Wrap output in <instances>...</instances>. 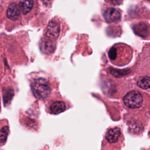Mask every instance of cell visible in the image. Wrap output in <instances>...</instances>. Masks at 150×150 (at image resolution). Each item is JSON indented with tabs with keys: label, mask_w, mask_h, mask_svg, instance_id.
<instances>
[{
	"label": "cell",
	"mask_w": 150,
	"mask_h": 150,
	"mask_svg": "<svg viewBox=\"0 0 150 150\" xmlns=\"http://www.w3.org/2000/svg\"><path fill=\"white\" fill-rule=\"evenodd\" d=\"M32 88L35 96L40 100L46 98L51 90L48 81L43 78L35 80L32 83Z\"/></svg>",
	"instance_id": "obj_1"
},
{
	"label": "cell",
	"mask_w": 150,
	"mask_h": 150,
	"mask_svg": "<svg viewBox=\"0 0 150 150\" xmlns=\"http://www.w3.org/2000/svg\"><path fill=\"white\" fill-rule=\"evenodd\" d=\"M124 103L128 108H137L141 106L143 98L141 93L137 91H132L124 97Z\"/></svg>",
	"instance_id": "obj_2"
},
{
	"label": "cell",
	"mask_w": 150,
	"mask_h": 150,
	"mask_svg": "<svg viewBox=\"0 0 150 150\" xmlns=\"http://www.w3.org/2000/svg\"><path fill=\"white\" fill-rule=\"evenodd\" d=\"M59 24L54 20L50 21L46 29L45 35L49 39H56L60 33Z\"/></svg>",
	"instance_id": "obj_3"
},
{
	"label": "cell",
	"mask_w": 150,
	"mask_h": 150,
	"mask_svg": "<svg viewBox=\"0 0 150 150\" xmlns=\"http://www.w3.org/2000/svg\"><path fill=\"white\" fill-rule=\"evenodd\" d=\"M121 13L117 9L113 8H107L103 13V16L105 20L108 22L116 21L120 19Z\"/></svg>",
	"instance_id": "obj_4"
},
{
	"label": "cell",
	"mask_w": 150,
	"mask_h": 150,
	"mask_svg": "<svg viewBox=\"0 0 150 150\" xmlns=\"http://www.w3.org/2000/svg\"><path fill=\"white\" fill-rule=\"evenodd\" d=\"M21 10L18 4L12 3L8 6L6 11V16L8 19L15 21L19 18Z\"/></svg>",
	"instance_id": "obj_5"
},
{
	"label": "cell",
	"mask_w": 150,
	"mask_h": 150,
	"mask_svg": "<svg viewBox=\"0 0 150 150\" xmlns=\"http://www.w3.org/2000/svg\"><path fill=\"white\" fill-rule=\"evenodd\" d=\"M121 135V131L118 128L110 129L106 133L105 138L110 143L116 142Z\"/></svg>",
	"instance_id": "obj_6"
},
{
	"label": "cell",
	"mask_w": 150,
	"mask_h": 150,
	"mask_svg": "<svg viewBox=\"0 0 150 150\" xmlns=\"http://www.w3.org/2000/svg\"><path fill=\"white\" fill-rule=\"evenodd\" d=\"M66 110V104L64 102L57 101L52 103L50 107V110L53 114H59Z\"/></svg>",
	"instance_id": "obj_7"
},
{
	"label": "cell",
	"mask_w": 150,
	"mask_h": 150,
	"mask_svg": "<svg viewBox=\"0 0 150 150\" xmlns=\"http://www.w3.org/2000/svg\"><path fill=\"white\" fill-rule=\"evenodd\" d=\"M34 2L33 1H21L19 6L21 11L24 15L29 13L33 8Z\"/></svg>",
	"instance_id": "obj_8"
},
{
	"label": "cell",
	"mask_w": 150,
	"mask_h": 150,
	"mask_svg": "<svg viewBox=\"0 0 150 150\" xmlns=\"http://www.w3.org/2000/svg\"><path fill=\"white\" fill-rule=\"evenodd\" d=\"M137 85L141 88L148 89L149 88V77L145 76L140 78L137 81Z\"/></svg>",
	"instance_id": "obj_9"
},
{
	"label": "cell",
	"mask_w": 150,
	"mask_h": 150,
	"mask_svg": "<svg viewBox=\"0 0 150 150\" xmlns=\"http://www.w3.org/2000/svg\"><path fill=\"white\" fill-rule=\"evenodd\" d=\"M9 127L4 126L0 129V143H4L7 138L9 134Z\"/></svg>",
	"instance_id": "obj_10"
},
{
	"label": "cell",
	"mask_w": 150,
	"mask_h": 150,
	"mask_svg": "<svg viewBox=\"0 0 150 150\" xmlns=\"http://www.w3.org/2000/svg\"><path fill=\"white\" fill-rule=\"evenodd\" d=\"M52 48L54 49V45H53L52 42H51L50 39H47L46 41L43 42V49L45 52H51L53 50Z\"/></svg>",
	"instance_id": "obj_11"
},
{
	"label": "cell",
	"mask_w": 150,
	"mask_h": 150,
	"mask_svg": "<svg viewBox=\"0 0 150 150\" xmlns=\"http://www.w3.org/2000/svg\"><path fill=\"white\" fill-rule=\"evenodd\" d=\"M12 94H13V92L11 90H8V91H6V93H4V102L5 103L8 102L11 100V98L9 97V96H10V97L12 98Z\"/></svg>",
	"instance_id": "obj_12"
},
{
	"label": "cell",
	"mask_w": 150,
	"mask_h": 150,
	"mask_svg": "<svg viewBox=\"0 0 150 150\" xmlns=\"http://www.w3.org/2000/svg\"><path fill=\"white\" fill-rule=\"evenodd\" d=\"M0 109H1V100H0Z\"/></svg>",
	"instance_id": "obj_13"
}]
</instances>
